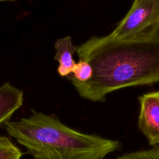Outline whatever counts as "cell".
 I'll return each mask as SVG.
<instances>
[{
  "label": "cell",
  "mask_w": 159,
  "mask_h": 159,
  "mask_svg": "<svg viewBox=\"0 0 159 159\" xmlns=\"http://www.w3.org/2000/svg\"><path fill=\"white\" fill-rule=\"evenodd\" d=\"M140 112L138 126L149 145H159V90L138 97Z\"/></svg>",
  "instance_id": "obj_4"
},
{
  "label": "cell",
  "mask_w": 159,
  "mask_h": 159,
  "mask_svg": "<svg viewBox=\"0 0 159 159\" xmlns=\"http://www.w3.org/2000/svg\"><path fill=\"white\" fill-rule=\"evenodd\" d=\"M117 159H159V146H155L148 150H141L125 154L118 157Z\"/></svg>",
  "instance_id": "obj_9"
},
{
  "label": "cell",
  "mask_w": 159,
  "mask_h": 159,
  "mask_svg": "<svg viewBox=\"0 0 159 159\" xmlns=\"http://www.w3.org/2000/svg\"><path fill=\"white\" fill-rule=\"evenodd\" d=\"M54 49L56 52L54 59L58 62L57 73L60 76L67 79L71 75L76 65L74 54L76 53L77 47L74 45L71 37L66 36L56 40Z\"/></svg>",
  "instance_id": "obj_6"
},
{
  "label": "cell",
  "mask_w": 159,
  "mask_h": 159,
  "mask_svg": "<svg viewBox=\"0 0 159 159\" xmlns=\"http://www.w3.org/2000/svg\"><path fill=\"white\" fill-rule=\"evenodd\" d=\"M157 31H159V0H135L110 35L126 40Z\"/></svg>",
  "instance_id": "obj_3"
},
{
  "label": "cell",
  "mask_w": 159,
  "mask_h": 159,
  "mask_svg": "<svg viewBox=\"0 0 159 159\" xmlns=\"http://www.w3.org/2000/svg\"><path fill=\"white\" fill-rule=\"evenodd\" d=\"M93 75V68L91 65L85 61L79 60V61L76 62L71 75L67 79L79 83H85L92 79Z\"/></svg>",
  "instance_id": "obj_7"
},
{
  "label": "cell",
  "mask_w": 159,
  "mask_h": 159,
  "mask_svg": "<svg viewBox=\"0 0 159 159\" xmlns=\"http://www.w3.org/2000/svg\"><path fill=\"white\" fill-rule=\"evenodd\" d=\"M23 152L7 137L0 136V159H21Z\"/></svg>",
  "instance_id": "obj_8"
},
{
  "label": "cell",
  "mask_w": 159,
  "mask_h": 159,
  "mask_svg": "<svg viewBox=\"0 0 159 159\" xmlns=\"http://www.w3.org/2000/svg\"><path fill=\"white\" fill-rule=\"evenodd\" d=\"M4 124L8 134L34 159H103L121 147L117 140L78 131L55 114L35 110Z\"/></svg>",
  "instance_id": "obj_2"
},
{
  "label": "cell",
  "mask_w": 159,
  "mask_h": 159,
  "mask_svg": "<svg viewBox=\"0 0 159 159\" xmlns=\"http://www.w3.org/2000/svg\"><path fill=\"white\" fill-rule=\"evenodd\" d=\"M23 92L9 82L0 86V124L10 120L14 113L23 106Z\"/></svg>",
  "instance_id": "obj_5"
},
{
  "label": "cell",
  "mask_w": 159,
  "mask_h": 159,
  "mask_svg": "<svg viewBox=\"0 0 159 159\" xmlns=\"http://www.w3.org/2000/svg\"><path fill=\"white\" fill-rule=\"evenodd\" d=\"M76 53L93 68L89 82L71 81L86 100L104 102L117 90L159 82V31L126 40L93 36L77 47Z\"/></svg>",
  "instance_id": "obj_1"
}]
</instances>
